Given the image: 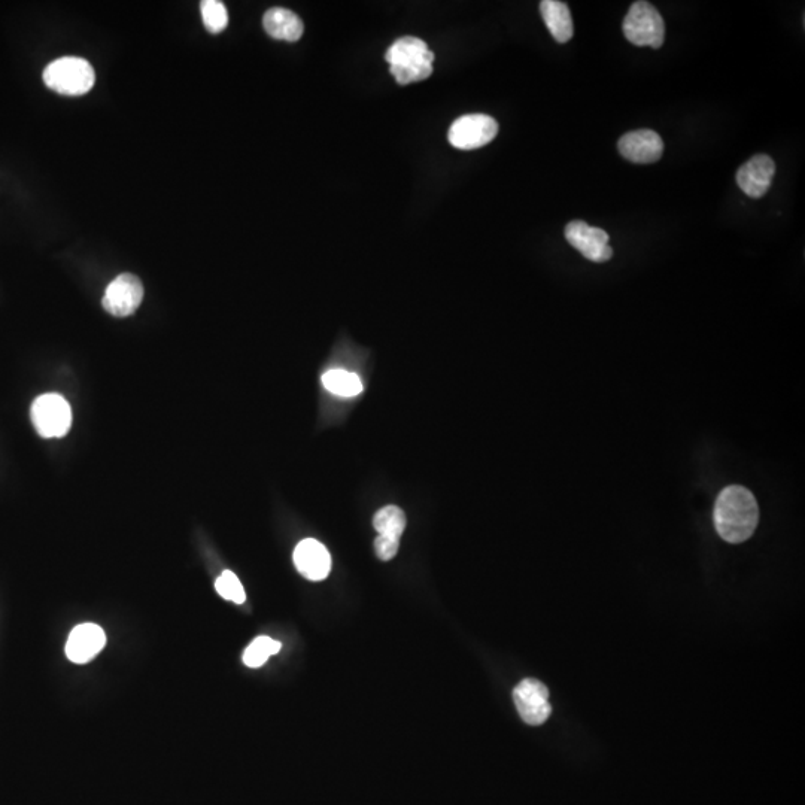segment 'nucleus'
Returning a JSON list of instances; mask_svg holds the SVG:
<instances>
[{"instance_id": "nucleus-12", "label": "nucleus", "mask_w": 805, "mask_h": 805, "mask_svg": "<svg viewBox=\"0 0 805 805\" xmlns=\"http://www.w3.org/2000/svg\"><path fill=\"white\" fill-rule=\"evenodd\" d=\"M105 644V631L99 625H78L66 643V656L75 664H87L102 652Z\"/></svg>"}, {"instance_id": "nucleus-15", "label": "nucleus", "mask_w": 805, "mask_h": 805, "mask_svg": "<svg viewBox=\"0 0 805 805\" xmlns=\"http://www.w3.org/2000/svg\"><path fill=\"white\" fill-rule=\"evenodd\" d=\"M540 14L558 44H565L573 38V17H571L567 3L558 2V0H543L540 3Z\"/></svg>"}, {"instance_id": "nucleus-14", "label": "nucleus", "mask_w": 805, "mask_h": 805, "mask_svg": "<svg viewBox=\"0 0 805 805\" xmlns=\"http://www.w3.org/2000/svg\"><path fill=\"white\" fill-rule=\"evenodd\" d=\"M264 30L267 35L279 41L297 42L305 32V24L296 12L287 8L269 9L263 18Z\"/></svg>"}, {"instance_id": "nucleus-1", "label": "nucleus", "mask_w": 805, "mask_h": 805, "mask_svg": "<svg viewBox=\"0 0 805 805\" xmlns=\"http://www.w3.org/2000/svg\"><path fill=\"white\" fill-rule=\"evenodd\" d=\"M715 527L728 543H743L755 533L759 507L749 489L740 485L726 486L715 504Z\"/></svg>"}, {"instance_id": "nucleus-2", "label": "nucleus", "mask_w": 805, "mask_h": 805, "mask_svg": "<svg viewBox=\"0 0 805 805\" xmlns=\"http://www.w3.org/2000/svg\"><path fill=\"white\" fill-rule=\"evenodd\" d=\"M390 72L399 84L427 80L433 74L434 53L422 39L404 36L385 54Z\"/></svg>"}, {"instance_id": "nucleus-7", "label": "nucleus", "mask_w": 805, "mask_h": 805, "mask_svg": "<svg viewBox=\"0 0 805 805\" xmlns=\"http://www.w3.org/2000/svg\"><path fill=\"white\" fill-rule=\"evenodd\" d=\"M144 300V285L138 276L123 273L106 288L102 306L114 317H130L138 311Z\"/></svg>"}, {"instance_id": "nucleus-11", "label": "nucleus", "mask_w": 805, "mask_h": 805, "mask_svg": "<svg viewBox=\"0 0 805 805\" xmlns=\"http://www.w3.org/2000/svg\"><path fill=\"white\" fill-rule=\"evenodd\" d=\"M621 156L639 164L655 163L664 153V142L653 130H636L622 136L618 142Z\"/></svg>"}, {"instance_id": "nucleus-8", "label": "nucleus", "mask_w": 805, "mask_h": 805, "mask_svg": "<svg viewBox=\"0 0 805 805\" xmlns=\"http://www.w3.org/2000/svg\"><path fill=\"white\" fill-rule=\"evenodd\" d=\"M513 701L525 724L539 726L551 716L549 691L536 679H525L513 691Z\"/></svg>"}, {"instance_id": "nucleus-18", "label": "nucleus", "mask_w": 805, "mask_h": 805, "mask_svg": "<svg viewBox=\"0 0 805 805\" xmlns=\"http://www.w3.org/2000/svg\"><path fill=\"white\" fill-rule=\"evenodd\" d=\"M282 644L270 637H258L249 644L248 649L243 652V662L246 667L260 668L266 664L270 656L276 655L281 650Z\"/></svg>"}, {"instance_id": "nucleus-3", "label": "nucleus", "mask_w": 805, "mask_h": 805, "mask_svg": "<svg viewBox=\"0 0 805 805\" xmlns=\"http://www.w3.org/2000/svg\"><path fill=\"white\" fill-rule=\"evenodd\" d=\"M96 75L87 60L81 57H62L54 60L44 71L48 88L65 96H82L93 88Z\"/></svg>"}, {"instance_id": "nucleus-21", "label": "nucleus", "mask_w": 805, "mask_h": 805, "mask_svg": "<svg viewBox=\"0 0 805 805\" xmlns=\"http://www.w3.org/2000/svg\"><path fill=\"white\" fill-rule=\"evenodd\" d=\"M400 540L394 537L378 536L375 540V551L379 560L390 561L399 552Z\"/></svg>"}, {"instance_id": "nucleus-10", "label": "nucleus", "mask_w": 805, "mask_h": 805, "mask_svg": "<svg viewBox=\"0 0 805 805\" xmlns=\"http://www.w3.org/2000/svg\"><path fill=\"white\" fill-rule=\"evenodd\" d=\"M776 175V163L767 154H758L743 164L737 172V184L747 196L761 199L770 190Z\"/></svg>"}, {"instance_id": "nucleus-5", "label": "nucleus", "mask_w": 805, "mask_h": 805, "mask_svg": "<svg viewBox=\"0 0 805 805\" xmlns=\"http://www.w3.org/2000/svg\"><path fill=\"white\" fill-rule=\"evenodd\" d=\"M33 425L39 436L45 439L63 437L69 433L72 425V410L69 403L59 394H44L32 404L30 410Z\"/></svg>"}, {"instance_id": "nucleus-4", "label": "nucleus", "mask_w": 805, "mask_h": 805, "mask_svg": "<svg viewBox=\"0 0 805 805\" xmlns=\"http://www.w3.org/2000/svg\"><path fill=\"white\" fill-rule=\"evenodd\" d=\"M624 35L637 47L661 48L665 24L658 9L643 0L633 3L624 20Z\"/></svg>"}, {"instance_id": "nucleus-9", "label": "nucleus", "mask_w": 805, "mask_h": 805, "mask_svg": "<svg viewBox=\"0 0 805 805\" xmlns=\"http://www.w3.org/2000/svg\"><path fill=\"white\" fill-rule=\"evenodd\" d=\"M565 239L583 257L594 263H604L612 258L609 235L604 230L588 226L585 221H571L565 227Z\"/></svg>"}, {"instance_id": "nucleus-17", "label": "nucleus", "mask_w": 805, "mask_h": 805, "mask_svg": "<svg viewBox=\"0 0 805 805\" xmlns=\"http://www.w3.org/2000/svg\"><path fill=\"white\" fill-rule=\"evenodd\" d=\"M373 527L378 531L379 536L394 537V539L400 540L404 528H406V515L397 506L384 507L376 512Z\"/></svg>"}, {"instance_id": "nucleus-19", "label": "nucleus", "mask_w": 805, "mask_h": 805, "mask_svg": "<svg viewBox=\"0 0 805 805\" xmlns=\"http://www.w3.org/2000/svg\"><path fill=\"white\" fill-rule=\"evenodd\" d=\"M202 9L203 23L211 33H220L229 24V12L226 5L218 0H203L200 3Z\"/></svg>"}, {"instance_id": "nucleus-20", "label": "nucleus", "mask_w": 805, "mask_h": 805, "mask_svg": "<svg viewBox=\"0 0 805 805\" xmlns=\"http://www.w3.org/2000/svg\"><path fill=\"white\" fill-rule=\"evenodd\" d=\"M215 589L224 600L233 601L236 604H243L246 600L245 589H243L241 580L236 576L233 571L226 570L217 582H215Z\"/></svg>"}, {"instance_id": "nucleus-13", "label": "nucleus", "mask_w": 805, "mask_h": 805, "mask_svg": "<svg viewBox=\"0 0 805 805\" xmlns=\"http://www.w3.org/2000/svg\"><path fill=\"white\" fill-rule=\"evenodd\" d=\"M294 564L297 570L312 582H320L330 574L331 557L327 548L315 539H305L294 551Z\"/></svg>"}, {"instance_id": "nucleus-16", "label": "nucleus", "mask_w": 805, "mask_h": 805, "mask_svg": "<svg viewBox=\"0 0 805 805\" xmlns=\"http://www.w3.org/2000/svg\"><path fill=\"white\" fill-rule=\"evenodd\" d=\"M322 385L325 390L342 397H355L363 391V384L355 373L340 369L325 372L322 375Z\"/></svg>"}, {"instance_id": "nucleus-6", "label": "nucleus", "mask_w": 805, "mask_h": 805, "mask_svg": "<svg viewBox=\"0 0 805 805\" xmlns=\"http://www.w3.org/2000/svg\"><path fill=\"white\" fill-rule=\"evenodd\" d=\"M498 133V123L485 114L463 115L452 123L449 129V144L457 150L470 151L485 147L494 141Z\"/></svg>"}]
</instances>
